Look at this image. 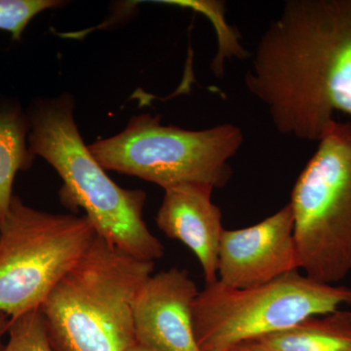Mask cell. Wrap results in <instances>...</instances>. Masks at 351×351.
Returning a JSON list of instances; mask_svg holds the SVG:
<instances>
[{
  "label": "cell",
  "instance_id": "cell-1",
  "mask_svg": "<svg viewBox=\"0 0 351 351\" xmlns=\"http://www.w3.org/2000/svg\"><path fill=\"white\" fill-rule=\"evenodd\" d=\"M279 133L319 141L351 117V0H289L263 32L245 75Z\"/></svg>",
  "mask_w": 351,
  "mask_h": 351
},
{
  "label": "cell",
  "instance_id": "cell-2",
  "mask_svg": "<svg viewBox=\"0 0 351 351\" xmlns=\"http://www.w3.org/2000/svg\"><path fill=\"white\" fill-rule=\"evenodd\" d=\"M27 114L29 149L63 180V202L84 210L97 234L120 250L149 262L162 258V243L143 219L147 195L120 188L94 158L76 125L73 98L41 99Z\"/></svg>",
  "mask_w": 351,
  "mask_h": 351
},
{
  "label": "cell",
  "instance_id": "cell-3",
  "mask_svg": "<svg viewBox=\"0 0 351 351\" xmlns=\"http://www.w3.org/2000/svg\"><path fill=\"white\" fill-rule=\"evenodd\" d=\"M154 262L98 234L40 307L54 351H126L136 345L133 302Z\"/></svg>",
  "mask_w": 351,
  "mask_h": 351
},
{
  "label": "cell",
  "instance_id": "cell-4",
  "mask_svg": "<svg viewBox=\"0 0 351 351\" xmlns=\"http://www.w3.org/2000/svg\"><path fill=\"white\" fill-rule=\"evenodd\" d=\"M244 142L242 129L232 123L204 130L161 125L160 117L135 115L117 135L88 145L106 171H114L163 189L184 184L225 186L230 160Z\"/></svg>",
  "mask_w": 351,
  "mask_h": 351
},
{
  "label": "cell",
  "instance_id": "cell-5",
  "mask_svg": "<svg viewBox=\"0 0 351 351\" xmlns=\"http://www.w3.org/2000/svg\"><path fill=\"white\" fill-rule=\"evenodd\" d=\"M343 304H351V288L319 282L299 270L252 288L217 280L206 284L193 304L196 343L200 351H228Z\"/></svg>",
  "mask_w": 351,
  "mask_h": 351
},
{
  "label": "cell",
  "instance_id": "cell-6",
  "mask_svg": "<svg viewBox=\"0 0 351 351\" xmlns=\"http://www.w3.org/2000/svg\"><path fill=\"white\" fill-rule=\"evenodd\" d=\"M300 269L334 284L351 272V122L336 119L291 196Z\"/></svg>",
  "mask_w": 351,
  "mask_h": 351
},
{
  "label": "cell",
  "instance_id": "cell-7",
  "mask_svg": "<svg viewBox=\"0 0 351 351\" xmlns=\"http://www.w3.org/2000/svg\"><path fill=\"white\" fill-rule=\"evenodd\" d=\"M96 235L85 216L40 211L14 196L0 226V313L16 319L40 308Z\"/></svg>",
  "mask_w": 351,
  "mask_h": 351
},
{
  "label": "cell",
  "instance_id": "cell-8",
  "mask_svg": "<svg viewBox=\"0 0 351 351\" xmlns=\"http://www.w3.org/2000/svg\"><path fill=\"white\" fill-rule=\"evenodd\" d=\"M290 203L256 225L225 230L219 248L218 280L228 287L263 285L300 269Z\"/></svg>",
  "mask_w": 351,
  "mask_h": 351
},
{
  "label": "cell",
  "instance_id": "cell-9",
  "mask_svg": "<svg viewBox=\"0 0 351 351\" xmlns=\"http://www.w3.org/2000/svg\"><path fill=\"white\" fill-rule=\"evenodd\" d=\"M197 286L186 270L149 276L133 302L136 341L157 351H200L193 329Z\"/></svg>",
  "mask_w": 351,
  "mask_h": 351
},
{
  "label": "cell",
  "instance_id": "cell-10",
  "mask_svg": "<svg viewBox=\"0 0 351 351\" xmlns=\"http://www.w3.org/2000/svg\"><path fill=\"white\" fill-rule=\"evenodd\" d=\"M213 186L184 184L164 189L156 225L169 239L179 240L199 261L206 284L218 280L219 248L225 228L221 209L212 201Z\"/></svg>",
  "mask_w": 351,
  "mask_h": 351
},
{
  "label": "cell",
  "instance_id": "cell-11",
  "mask_svg": "<svg viewBox=\"0 0 351 351\" xmlns=\"http://www.w3.org/2000/svg\"><path fill=\"white\" fill-rule=\"evenodd\" d=\"M253 341L274 351H351V311L313 316Z\"/></svg>",
  "mask_w": 351,
  "mask_h": 351
},
{
  "label": "cell",
  "instance_id": "cell-12",
  "mask_svg": "<svg viewBox=\"0 0 351 351\" xmlns=\"http://www.w3.org/2000/svg\"><path fill=\"white\" fill-rule=\"evenodd\" d=\"M29 133V117L21 106L0 101V226L10 209L16 175L29 169L34 159L27 142Z\"/></svg>",
  "mask_w": 351,
  "mask_h": 351
},
{
  "label": "cell",
  "instance_id": "cell-13",
  "mask_svg": "<svg viewBox=\"0 0 351 351\" xmlns=\"http://www.w3.org/2000/svg\"><path fill=\"white\" fill-rule=\"evenodd\" d=\"M170 5L184 7L193 9L206 15L216 27L218 32V53L212 63V69L216 75H223V62L226 58L233 56L244 59L248 56V52L240 45L237 34L225 20V3L221 1H205V0H173L161 1Z\"/></svg>",
  "mask_w": 351,
  "mask_h": 351
},
{
  "label": "cell",
  "instance_id": "cell-14",
  "mask_svg": "<svg viewBox=\"0 0 351 351\" xmlns=\"http://www.w3.org/2000/svg\"><path fill=\"white\" fill-rule=\"evenodd\" d=\"M8 343L2 351H54L48 339L40 308L9 323Z\"/></svg>",
  "mask_w": 351,
  "mask_h": 351
},
{
  "label": "cell",
  "instance_id": "cell-15",
  "mask_svg": "<svg viewBox=\"0 0 351 351\" xmlns=\"http://www.w3.org/2000/svg\"><path fill=\"white\" fill-rule=\"evenodd\" d=\"M62 3L56 0H0V31L8 32L14 40H20L36 15Z\"/></svg>",
  "mask_w": 351,
  "mask_h": 351
},
{
  "label": "cell",
  "instance_id": "cell-16",
  "mask_svg": "<svg viewBox=\"0 0 351 351\" xmlns=\"http://www.w3.org/2000/svg\"><path fill=\"white\" fill-rule=\"evenodd\" d=\"M228 351H274L260 345L257 341H247V343H240L234 346Z\"/></svg>",
  "mask_w": 351,
  "mask_h": 351
},
{
  "label": "cell",
  "instance_id": "cell-17",
  "mask_svg": "<svg viewBox=\"0 0 351 351\" xmlns=\"http://www.w3.org/2000/svg\"><path fill=\"white\" fill-rule=\"evenodd\" d=\"M10 317L6 314L0 313V351L3 350L4 345L2 343L4 335L8 332L9 323H10Z\"/></svg>",
  "mask_w": 351,
  "mask_h": 351
},
{
  "label": "cell",
  "instance_id": "cell-18",
  "mask_svg": "<svg viewBox=\"0 0 351 351\" xmlns=\"http://www.w3.org/2000/svg\"><path fill=\"white\" fill-rule=\"evenodd\" d=\"M126 351H157L154 350H152V348H145V346H143L138 345V343H136V345L132 346L131 348H129Z\"/></svg>",
  "mask_w": 351,
  "mask_h": 351
}]
</instances>
